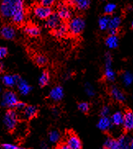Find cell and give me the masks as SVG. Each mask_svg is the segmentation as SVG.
<instances>
[{
  "instance_id": "cell-21",
  "label": "cell",
  "mask_w": 133,
  "mask_h": 149,
  "mask_svg": "<svg viewBox=\"0 0 133 149\" xmlns=\"http://www.w3.org/2000/svg\"><path fill=\"white\" fill-rule=\"evenodd\" d=\"M25 33L31 37H36L40 35V31L39 27L35 25H28L25 27Z\"/></svg>"
},
{
  "instance_id": "cell-15",
  "label": "cell",
  "mask_w": 133,
  "mask_h": 149,
  "mask_svg": "<svg viewBox=\"0 0 133 149\" xmlns=\"http://www.w3.org/2000/svg\"><path fill=\"white\" fill-rule=\"evenodd\" d=\"M118 142L119 143L120 149L133 148V141L132 139L127 135L120 136L119 139H118Z\"/></svg>"
},
{
  "instance_id": "cell-27",
  "label": "cell",
  "mask_w": 133,
  "mask_h": 149,
  "mask_svg": "<svg viewBox=\"0 0 133 149\" xmlns=\"http://www.w3.org/2000/svg\"><path fill=\"white\" fill-rule=\"evenodd\" d=\"M104 76L108 81L113 82L115 80L116 73L114 70H113L112 66H105V71H104Z\"/></svg>"
},
{
  "instance_id": "cell-37",
  "label": "cell",
  "mask_w": 133,
  "mask_h": 149,
  "mask_svg": "<svg viewBox=\"0 0 133 149\" xmlns=\"http://www.w3.org/2000/svg\"><path fill=\"white\" fill-rule=\"evenodd\" d=\"M8 55V49L5 47H0V60L4 59Z\"/></svg>"
},
{
  "instance_id": "cell-28",
  "label": "cell",
  "mask_w": 133,
  "mask_h": 149,
  "mask_svg": "<svg viewBox=\"0 0 133 149\" xmlns=\"http://www.w3.org/2000/svg\"><path fill=\"white\" fill-rule=\"evenodd\" d=\"M60 138H61V135L58 130H52L49 132V139L51 143L55 144V143H58V141L60 140Z\"/></svg>"
},
{
  "instance_id": "cell-2",
  "label": "cell",
  "mask_w": 133,
  "mask_h": 149,
  "mask_svg": "<svg viewBox=\"0 0 133 149\" xmlns=\"http://www.w3.org/2000/svg\"><path fill=\"white\" fill-rule=\"evenodd\" d=\"M85 26V20L81 17H75L71 18L67 25L68 32L72 35H78L84 31Z\"/></svg>"
},
{
  "instance_id": "cell-35",
  "label": "cell",
  "mask_w": 133,
  "mask_h": 149,
  "mask_svg": "<svg viewBox=\"0 0 133 149\" xmlns=\"http://www.w3.org/2000/svg\"><path fill=\"white\" fill-rule=\"evenodd\" d=\"M109 114H110V107L108 106L103 107L102 109L100 111V116H108Z\"/></svg>"
},
{
  "instance_id": "cell-8",
  "label": "cell",
  "mask_w": 133,
  "mask_h": 149,
  "mask_svg": "<svg viewBox=\"0 0 133 149\" xmlns=\"http://www.w3.org/2000/svg\"><path fill=\"white\" fill-rule=\"evenodd\" d=\"M123 129L126 131H131L133 129V113L131 110L126 111L123 114Z\"/></svg>"
},
{
  "instance_id": "cell-16",
  "label": "cell",
  "mask_w": 133,
  "mask_h": 149,
  "mask_svg": "<svg viewBox=\"0 0 133 149\" xmlns=\"http://www.w3.org/2000/svg\"><path fill=\"white\" fill-rule=\"evenodd\" d=\"M20 78L19 75H12V74H4L2 77V82L7 87H13L17 84V81Z\"/></svg>"
},
{
  "instance_id": "cell-30",
  "label": "cell",
  "mask_w": 133,
  "mask_h": 149,
  "mask_svg": "<svg viewBox=\"0 0 133 149\" xmlns=\"http://www.w3.org/2000/svg\"><path fill=\"white\" fill-rule=\"evenodd\" d=\"M117 8V5L115 3H107L105 6H104V13L107 14V15H110V14L113 13H114V11Z\"/></svg>"
},
{
  "instance_id": "cell-42",
  "label": "cell",
  "mask_w": 133,
  "mask_h": 149,
  "mask_svg": "<svg viewBox=\"0 0 133 149\" xmlns=\"http://www.w3.org/2000/svg\"><path fill=\"white\" fill-rule=\"evenodd\" d=\"M60 148L61 149H69V148H68V146L66 144H62L60 146Z\"/></svg>"
},
{
  "instance_id": "cell-18",
  "label": "cell",
  "mask_w": 133,
  "mask_h": 149,
  "mask_svg": "<svg viewBox=\"0 0 133 149\" xmlns=\"http://www.w3.org/2000/svg\"><path fill=\"white\" fill-rule=\"evenodd\" d=\"M71 3L75 6L76 8L80 11H85L89 8L90 5V0H71Z\"/></svg>"
},
{
  "instance_id": "cell-11",
  "label": "cell",
  "mask_w": 133,
  "mask_h": 149,
  "mask_svg": "<svg viewBox=\"0 0 133 149\" xmlns=\"http://www.w3.org/2000/svg\"><path fill=\"white\" fill-rule=\"evenodd\" d=\"M66 144L68 146L69 149H80L82 147V143L80 139L75 134H71L68 136Z\"/></svg>"
},
{
  "instance_id": "cell-38",
  "label": "cell",
  "mask_w": 133,
  "mask_h": 149,
  "mask_svg": "<svg viewBox=\"0 0 133 149\" xmlns=\"http://www.w3.org/2000/svg\"><path fill=\"white\" fill-rule=\"evenodd\" d=\"M105 66H112V57L108 53L105 54Z\"/></svg>"
},
{
  "instance_id": "cell-26",
  "label": "cell",
  "mask_w": 133,
  "mask_h": 149,
  "mask_svg": "<svg viewBox=\"0 0 133 149\" xmlns=\"http://www.w3.org/2000/svg\"><path fill=\"white\" fill-rule=\"evenodd\" d=\"M121 22H122V19L118 16H115L113 17H111L109 23H108V29L118 30L119 28L120 25H121Z\"/></svg>"
},
{
  "instance_id": "cell-43",
  "label": "cell",
  "mask_w": 133,
  "mask_h": 149,
  "mask_svg": "<svg viewBox=\"0 0 133 149\" xmlns=\"http://www.w3.org/2000/svg\"><path fill=\"white\" fill-rule=\"evenodd\" d=\"M1 91H2V86L0 85V92H1Z\"/></svg>"
},
{
  "instance_id": "cell-1",
  "label": "cell",
  "mask_w": 133,
  "mask_h": 149,
  "mask_svg": "<svg viewBox=\"0 0 133 149\" xmlns=\"http://www.w3.org/2000/svg\"><path fill=\"white\" fill-rule=\"evenodd\" d=\"M0 15L4 19H11L16 25L22 24L26 18L24 0H2Z\"/></svg>"
},
{
  "instance_id": "cell-20",
  "label": "cell",
  "mask_w": 133,
  "mask_h": 149,
  "mask_svg": "<svg viewBox=\"0 0 133 149\" xmlns=\"http://www.w3.org/2000/svg\"><path fill=\"white\" fill-rule=\"evenodd\" d=\"M105 44L108 48L113 49L118 46V38L117 35H109L105 40Z\"/></svg>"
},
{
  "instance_id": "cell-5",
  "label": "cell",
  "mask_w": 133,
  "mask_h": 149,
  "mask_svg": "<svg viewBox=\"0 0 133 149\" xmlns=\"http://www.w3.org/2000/svg\"><path fill=\"white\" fill-rule=\"evenodd\" d=\"M33 13L37 18H39L40 20H46L53 13V10L51 8V7H46V6L40 4L35 7Z\"/></svg>"
},
{
  "instance_id": "cell-4",
  "label": "cell",
  "mask_w": 133,
  "mask_h": 149,
  "mask_svg": "<svg viewBox=\"0 0 133 149\" xmlns=\"http://www.w3.org/2000/svg\"><path fill=\"white\" fill-rule=\"evenodd\" d=\"M18 97L17 94L11 90H8L4 93L2 97V105L8 107L9 109H13L18 103Z\"/></svg>"
},
{
  "instance_id": "cell-10",
  "label": "cell",
  "mask_w": 133,
  "mask_h": 149,
  "mask_svg": "<svg viewBox=\"0 0 133 149\" xmlns=\"http://www.w3.org/2000/svg\"><path fill=\"white\" fill-rule=\"evenodd\" d=\"M61 19L58 17L57 13H52L49 17L46 19V22H45V26L47 28L51 29V30H54L55 28L60 25L61 23Z\"/></svg>"
},
{
  "instance_id": "cell-19",
  "label": "cell",
  "mask_w": 133,
  "mask_h": 149,
  "mask_svg": "<svg viewBox=\"0 0 133 149\" xmlns=\"http://www.w3.org/2000/svg\"><path fill=\"white\" fill-rule=\"evenodd\" d=\"M68 33L67 25L65 23H60L57 28L54 29V35L58 38H62Z\"/></svg>"
},
{
  "instance_id": "cell-24",
  "label": "cell",
  "mask_w": 133,
  "mask_h": 149,
  "mask_svg": "<svg viewBox=\"0 0 133 149\" xmlns=\"http://www.w3.org/2000/svg\"><path fill=\"white\" fill-rule=\"evenodd\" d=\"M121 79H122L123 83L124 84V86H126V87L130 86L132 83L133 80V75L132 74V72H130L128 70L123 72L121 75Z\"/></svg>"
},
{
  "instance_id": "cell-39",
  "label": "cell",
  "mask_w": 133,
  "mask_h": 149,
  "mask_svg": "<svg viewBox=\"0 0 133 149\" xmlns=\"http://www.w3.org/2000/svg\"><path fill=\"white\" fill-rule=\"evenodd\" d=\"M26 103H24V102H18V103L16 104L15 106V108L18 111H22V110L24 109V107H26Z\"/></svg>"
},
{
  "instance_id": "cell-3",
  "label": "cell",
  "mask_w": 133,
  "mask_h": 149,
  "mask_svg": "<svg viewBox=\"0 0 133 149\" xmlns=\"http://www.w3.org/2000/svg\"><path fill=\"white\" fill-rule=\"evenodd\" d=\"M18 122V115L15 110L7 111L4 117V124L8 130H13L17 127Z\"/></svg>"
},
{
  "instance_id": "cell-14",
  "label": "cell",
  "mask_w": 133,
  "mask_h": 149,
  "mask_svg": "<svg viewBox=\"0 0 133 149\" xmlns=\"http://www.w3.org/2000/svg\"><path fill=\"white\" fill-rule=\"evenodd\" d=\"M17 84H18V90H19V93H20L22 95H23V96L27 95V94L31 91V87L30 86V84L27 83L25 79H22L21 77H20V78L18 79V81H17Z\"/></svg>"
},
{
  "instance_id": "cell-32",
  "label": "cell",
  "mask_w": 133,
  "mask_h": 149,
  "mask_svg": "<svg viewBox=\"0 0 133 149\" xmlns=\"http://www.w3.org/2000/svg\"><path fill=\"white\" fill-rule=\"evenodd\" d=\"M78 108H79L80 111H82L84 113H86V112H88L89 110H90V104H89L88 102H82L79 103Z\"/></svg>"
},
{
  "instance_id": "cell-23",
  "label": "cell",
  "mask_w": 133,
  "mask_h": 149,
  "mask_svg": "<svg viewBox=\"0 0 133 149\" xmlns=\"http://www.w3.org/2000/svg\"><path fill=\"white\" fill-rule=\"evenodd\" d=\"M111 17L109 15H104L99 19V26L101 31H106L108 28V23L110 21Z\"/></svg>"
},
{
  "instance_id": "cell-13",
  "label": "cell",
  "mask_w": 133,
  "mask_h": 149,
  "mask_svg": "<svg viewBox=\"0 0 133 149\" xmlns=\"http://www.w3.org/2000/svg\"><path fill=\"white\" fill-rule=\"evenodd\" d=\"M113 124L110 118L108 116H101V118L99 120L97 123V127L102 131H108L113 127Z\"/></svg>"
},
{
  "instance_id": "cell-6",
  "label": "cell",
  "mask_w": 133,
  "mask_h": 149,
  "mask_svg": "<svg viewBox=\"0 0 133 149\" xmlns=\"http://www.w3.org/2000/svg\"><path fill=\"white\" fill-rule=\"evenodd\" d=\"M0 35L5 40H13L16 36V30L13 26L6 25L0 29Z\"/></svg>"
},
{
  "instance_id": "cell-22",
  "label": "cell",
  "mask_w": 133,
  "mask_h": 149,
  "mask_svg": "<svg viewBox=\"0 0 133 149\" xmlns=\"http://www.w3.org/2000/svg\"><path fill=\"white\" fill-rule=\"evenodd\" d=\"M110 120L113 125L120 126L123 125V114L120 111H117L114 114H113Z\"/></svg>"
},
{
  "instance_id": "cell-41",
  "label": "cell",
  "mask_w": 133,
  "mask_h": 149,
  "mask_svg": "<svg viewBox=\"0 0 133 149\" xmlns=\"http://www.w3.org/2000/svg\"><path fill=\"white\" fill-rule=\"evenodd\" d=\"M40 147L42 148H48V146H47V144L44 143V142H42L41 143V144H40Z\"/></svg>"
},
{
  "instance_id": "cell-34",
  "label": "cell",
  "mask_w": 133,
  "mask_h": 149,
  "mask_svg": "<svg viewBox=\"0 0 133 149\" xmlns=\"http://www.w3.org/2000/svg\"><path fill=\"white\" fill-rule=\"evenodd\" d=\"M57 0H40V3L46 7H52Z\"/></svg>"
},
{
  "instance_id": "cell-31",
  "label": "cell",
  "mask_w": 133,
  "mask_h": 149,
  "mask_svg": "<svg viewBox=\"0 0 133 149\" xmlns=\"http://www.w3.org/2000/svg\"><path fill=\"white\" fill-rule=\"evenodd\" d=\"M85 92L89 97H94L95 95L94 88L90 83H86L85 84Z\"/></svg>"
},
{
  "instance_id": "cell-25",
  "label": "cell",
  "mask_w": 133,
  "mask_h": 149,
  "mask_svg": "<svg viewBox=\"0 0 133 149\" xmlns=\"http://www.w3.org/2000/svg\"><path fill=\"white\" fill-rule=\"evenodd\" d=\"M104 147L108 149H120L119 143L118 140L112 138H108L104 143Z\"/></svg>"
},
{
  "instance_id": "cell-9",
  "label": "cell",
  "mask_w": 133,
  "mask_h": 149,
  "mask_svg": "<svg viewBox=\"0 0 133 149\" xmlns=\"http://www.w3.org/2000/svg\"><path fill=\"white\" fill-rule=\"evenodd\" d=\"M22 111V116L23 119H26V120H31V119L34 118L37 115L38 112V109L36 106L30 105V106H26L24 107V109L21 111Z\"/></svg>"
},
{
  "instance_id": "cell-17",
  "label": "cell",
  "mask_w": 133,
  "mask_h": 149,
  "mask_svg": "<svg viewBox=\"0 0 133 149\" xmlns=\"http://www.w3.org/2000/svg\"><path fill=\"white\" fill-rule=\"evenodd\" d=\"M110 93L112 97H113V98L114 100H116V101L119 102H124L126 100V96H125L123 92L121 91L119 88H118V87H116V86H113L111 88Z\"/></svg>"
},
{
  "instance_id": "cell-7",
  "label": "cell",
  "mask_w": 133,
  "mask_h": 149,
  "mask_svg": "<svg viewBox=\"0 0 133 149\" xmlns=\"http://www.w3.org/2000/svg\"><path fill=\"white\" fill-rule=\"evenodd\" d=\"M57 14L62 21H69L72 16V12L71 9L67 5L62 4L58 7Z\"/></svg>"
},
{
  "instance_id": "cell-40",
  "label": "cell",
  "mask_w": 133,
  "mask_h": 149,
  "mask_svg": "<svg viewBox=\"0 0 133 149\" xmlns=\"http://www.w3.org/2000/svg\"><path fill=\"white\" fill-rule=\"evenodd\" d=\"M108 30L109 35H117V34H118V30H114V29H108Z\"/></svg>"
},
{
  "instance_id": "cell-36",
  "label": "cell",
  "mask_w": 133,
  "mask_h": 149,
  "mask_svg": "<svg viewBox=\"0 0 133 149\" xmlns=\"http://www.w3.org/2000/svg\"><path fill=\"white\" fill-rule=\"evenodd\" d=\"M1 148L4 149H19L21 148L18 145L12 144V143H4L1 145Z\"/></svg>"
},
{
  "instance_id": "cell-29",
  "label": "cell",
  "mask_w": 133,
  "mask_h": 149,
  "mask_svg": "<svg viewBox=\"0 0 133 149\" xmlns=\"http://www.w3.org/2000/svg\"><path fill=\"white\" fill-rule=\"evenodd\" d=\"M49 81V74L47 71H44L42 74H40V78H39V84L41 87L46 86Z\"/></svg>"
},
{
  "instance_id": "cell-33",
  "label": "cell",
  "mask_w": 133,
  "mask_h": 149,
  "mask_svg": "<svg viewBox=\"0 0 133 149\" xmlns=\"http://www.w3.org/2000/svg\"><path fill=\"white\" fill-rule=\"evenodd\" d=\"M36 61L39 66H44V65H45V63L47 62V59H46V57H44V56L39 55V56L36 57Z\"/></svg>"
},
{
  "instance_id": "cell-12",
  "label": "cell",
  "mask_w": 133,
  "mask_h": 149,
  "mask_svg": "<svg viewBox=\"0 0 133 149\" xmlns=\"http://www.w3.org/2000/svg\"><path fill=\"white\" fill-rule=\"evenodd\" d=\"M63 96H64L63 88L59 85L53 87L49 93V97L54 102H58L62 100Z\"/></svg>"
}]
</instances>
